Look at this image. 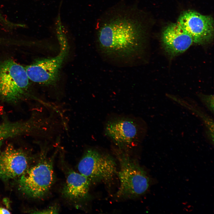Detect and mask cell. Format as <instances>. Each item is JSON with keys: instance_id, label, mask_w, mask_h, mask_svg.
I'll list each match as a JSON object with an SVG mask.
<instances>
[{"instance_id": "obj_2", "label": "cell", "mask_w": 214, "mask_h": 214, "mask_svg": "<svg viewBox=\"0 0 214 214\" xmlns=\"http://www.w3.org/2000/svg\"><path fill=\"white\" fill-rule=\"evenodd\" d=\"M119 163L117 175L119 186L116 193L119 198L131 199L146 192L150 184V179L138 162L124 153H117Z\"/></svg>"}, {"instance_id": "obj_7", "label": "cell", "mask_w": 214, "mask_h": 214, "mask_svg": "<svg viewBox=\"0 0 214 214\" xmlns=\"http://www.w3.org/2000/svg\"><path fill=\"white\" fill-rule=\"evenodd\" d=\"M177 23L191 37L193 43L205 45L210 42L214 34L213 20L210 16L189 10L182 13Z\"/></svg>"}, {"instance_id": "obj_4", "label": "cell", "mask_w": 214, "mask_h": 214, "mask_svg": "<svg viewBox=\"0 0 214 214\" xmlns=\"http://www.w3.org/2000/svg\"><path fill=\"white\" fill-rule=\"evenodd\" d=\"M60 51L55 57L36 61L25 67L29 79L45 85H53L59 78L60 70L68 51L67 41L62 28L56 29Z\"/></svg>"}, {"instance_id": "obj_9", "label": "cell", "mask_w": 214, "mask_h": 214, "mask_svg": "<svg viewBox=\"0 0 214 214\" xmlns=\"http://www.w3.org/2000/svg\"><path fill=\"white\" fill-rule=\"evenodd\" d=\"M162 42L165 51L171 57L184 52L193 43L191 35L177 22L164 29Z\"/></svg>"}, {"instance_id": "obj_11", "label": "cell", "mask_w": 214, "mask_h": 214, "mask_svg": "<svg viewBox=\"0 0 214 214\" xmlns=\"http://www.w3.org/2000/svg\"><path fill=\"white\" fill-rule=\"evenodd\" d=\"M90 183L84 175L70 170L67 174L63 193L65 197L71 200L83 199L88 195Z\"/></svg>"}, {"instance_id": "obj_6", "label": "cell", "mask_w": 214, "mask_h": 214, "mask_svg": "<svg viewBox=\"0 0 214 214\" xmlns=\"http://www.w3.org/2000/svg\"><path fill=\"white\" fill-rule=\"evenodd\" d=\"M78 169L91 182H109L117 172L116 163L112 157L92 149L85 152Z\"/></svg>"}, {"instance_id": "obj_13", "label": "cell", "mask_w": 214, "mask_h": 214, "mask_svg": "<svg viewBox=\"0 0 214 214\" xmlns=\"http://www.w3.org/2000/svg\"><path fill=\"white\" fill-rule=\"evenodd\" d=\"M0 21L5 25H7L9 27H12L14 25V23L10 22L4 18L0 12Z\"/></svg>"}, {"instance_id": "obj_10", "label": "cell", "mask_w": 214, "mask_h": 214, "mask_svg": "<svg viewBox=\"0 0 214 214\" xmlns=\"http://www.w3.org/2000/svg\"><path fill=\"white\" fill-rule=\"evenodd\" d=\"M136 123L130 119L124 118L109 121L106 125V134L119 146L131 143L137 133Z\"/></svg>"}, {"instance_id": "obj_14", "label": "cell", "mask_w": 214, "mask_h": 214, "mask_svg": "<svg viewBox=\"0 0 214 214\" xmlns=\"http://www.w3.org/2000/svg\"><path fill=\"white\" fill-rule=\"evenodd\" d=\"M10 213H11L8 210L3 208H0V214Z\"/></svg>"}, {"instance_id": "obj_3", "label": "cell", "mask_w": 214, "mask_h": 214, "mask_svg": "<svg viewBox=\"0 0 214 214\" xmlns=\"http://www.w3.org/2000/svg\"><path fill=\"white\" fill-rule=\"evenodd\" d=\"M29 78L25 67L12 60L0 61V97L16 102L27 95Z\"/></svg>"}, {"instance_id": "obj_8", "label": "cell", "mask_w": 214, "mask_h": 214, "mask_svg": "<svg viewBox=\"0 0 214 214\" xmlns=\"http://www.w3.org/2000/svg\"><path fill=\"white\" fill-rule=\"evenodd\" d=\"M28 164L24 152L9 145L0 153V177L8 180L20 177L27 169Z\"/></svg>"}, {"instance_id": "obj_1", "label": "cell", "mask_w": 214, "mask_h": 214, "mask_svg": "<svg viewBox=\"0 0 214 214\" xmlns=\"http://www.w3.org/2000/svg\"><path fill=\"white\" fill-rule=\"evenodd\" d=\"M102 23L97 32L99 48L105 55L131 59L143 52L145 33L140 21L128 15H115Z\"/></svg>"}, {"instance_id": "obj_5", "label": "cell", "mask_w": 214, "mask_h": 214, "mask_svg": "<svg viewBox=\"0 0 214 214\" xmlns=\"http://www.w3.org/2000/svg\"><path fill=\"white\" fill-rule=\"evenodd\" d=\"M54 175L52 159L45 158L26 171L18 181L20 189L26 195L34 198L44 196L53 182Z\"/></svg>"}, {"instance_id": "obj_12", "label": "cell", "mask_w": 214, "mask_h": 214, "mask_svg": "<svg viewBox=\"0 0 214 214\" xmlns=\"http://www.w3.org/2000/svg\"><path fill=\"white\" fill-rule=\"evenodd\" d=\"M35 126L33 122L31 121L6 122L0 124V148L6 139L29 132L35 128Z\"/></svg>"}]
</instances>
